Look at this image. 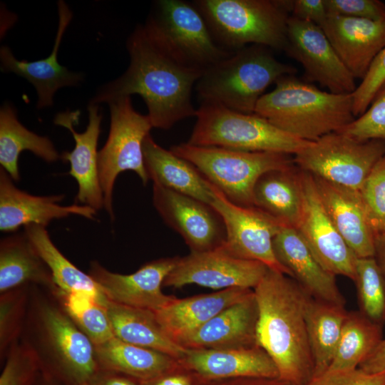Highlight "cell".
Listing matches in <instances>:
<instances>
[{
  "label": "cell",
  "mask_w": 385,
  "mask_h": 385,
  "mask_svg": "<svg viewBox=\"0 0 385 385\" xmlns=\"http://www.w3.org/2000/svg\"><path fill=\"white\" fill-rule=\"evenodd\" d=\"M127 48L130 59L127 71L101 88L91 103L138 94L147 106L153 127L163 130L196 115L192 90L202 72L175 60L145 25L135 29Z\"/></svg>",
  "instance_id": "6da1fadb"
},
{
  "label": "cell",
  "mask_w": 385,
  "mask_h": 385,
  "mask_svg": "<svg viewBox=\"0 0 385 385\" xmlns=\"http://www.w3.org/2000/svg\"><path fill=\"white\" fill-rule=\"evenodd\" d=\"M258 307L257 342L279 379L306 385L313 376L305 305L309 294L289 276L271 269L253 289Z\"/></svg>",
  "instance_id": "7a4b0ae2"
},
{
  "label": "cell",
  "mask_w": 385,
  "mask_h": 385,
  "mask_svg": "<svg viewBox=\"0 0 385 385\" xmlns=\"http://www.w3.org/2000/svg\"><path fill=\"white\" fill-rule=\"evenodd\" d=\"M53 289L30 285L20 341L34 352L40 369L68 385H89L100 370L95 345L66 313Z\"/></svg>",
  "instance_id": "3957f363"
},
{
  "label": "cell",
  "mask_w": 385,
  "mask_h": 385,
  "mask_svg": "<svg viewBox=\"0 0 385 385\" xmlns=\"http://www.w3.org/2000/svg\"><path fill=\"white\" fill-rule=\"evenodd\" d=\"M255 113L288 134L313 142L351 123L353 93L324 91L294 75L275 82L259 100Z\"/></svg>",
  "instance_id": "277c9868"
},
{
  "label": "cell",
  "mask_w": 385,
  "mask_h": 385,
  "mask_svg": "<svg viewBox=\"0 0 385 385\" xmlns=\"http://www.w3.org/2000/svg\"><path fill=\"white\" fill-rule=\"evenodd\" d=\"M295 72V68L278 61L272 49L254 44L206 69L195 88L201 103L253 114L266 89L283 76Z\"/></svg>",
  "instance_id": "5b68a950"
},
{
  "label": "cell",
  "mask_w": 385,
  "mask_h": 385,
  "mask_svg": "<svg viewBox=\"0 0 385 385\" xmlns=\"http://www.w3.org/2000/svg\"><path fill=\"white\" fill-rule=\"evenodd\" d=\"M217 43L234 52L250 45L283 50L292 1L196 0Z\"/></svg>",
  "instance_id": "8992f818"
},
{
  "label": "cell",
  "mask_w": 385,
  "mask_h": 385,
  "mask_svg": "<svg viewBox=\"0 0 385 385\" xmlns=\"http://www.w3.org/2000/svg\"><path fill=\"white\" fill-rule=\"evenodd\" d=\"M170 150L189 161L232 202L252 207L253 191L260 178L272 170L293 167L290 155L249 152L188 143L173 145Z\"/></svg>",
  "instance_id": "52a82bcc"
},
{
  "label": "cell",
  "mask_w": 385,
  "mask_h": 385,
  "mask_svg": "<svg viewBox=\"0 0 385 385\" xmlns=\"http://www.w3.org/2000/svg\"><path fill=\"white\" fill-rule=\"evenodd\" d=\"M188 143L249 152L296 155L311 142L292 136L255 113L201 103Z\"/></svg>",
  "instance_id": "ba28073f"
},
{
  "label": "cell",
  "mask_w": 385,
  "mask_h": 385,
  "mask_svg": "<svg viewBox=\"0 0 385 385\" xmlns=\"http://www.w3.org/2000/svg\"><path fill=\"white\" fill-rule=\"evenodd\" d=\"M145 26L175 60L202 73L233 53L217 43L193 2L158 1Z\"/></svg>",
  "instance_id": "9c48e42d"
},
{
  "label": "cell",
  "mask_w": 385,
  "mask_h": 385,
  "mask_svg": "<svg viewBox=\"0 0 385 385\" xmlns=\"http://www.w3.org/2000/svg\"><path fill=\"white\" fill-rule=\"evenodd\" d=\"M108 104L110 131L106 144L98 152V174L104 208L113 220V191L118 175L131 170L143 185L149 180L143 144L153 127L148 115H142L134 109L130 96L118 98Z\"/></svg>",
  "instance_id": "30bf717a"
},
{
  "label": "cell",
  "mask_w": 385,
  "mask_h": 385,
  "mask_svg": "<svg viewBox=\"0 0 385 385\" xmlns=\"http://www.w3.org/2000/svg\"><path fill=\"white\" fill-rule=\"evenodd\" d=\"M385 156V141H359L339 132L323 135L294 155L304 172L359 191L376 163Z\"/></svg>",
  "instance_id": "8fae6325"
},
{
  "label": "cell",
  "mask_w": 385,
  "mask_h": 385,
  "mask_svg": "<svg viewBox=\"0 0 385 385\" xmlns=\"http://www.w3.org/2000/svg\"><path fill=\"white\" fill-rule=\"evenodd\" d=\"M212 185L210 205L221 216L226 238L222 247L233 256L265 264L269 269L289 276L276 258L273 240L284 225L262 210L230 202Z\"/></svg>",
  "instance_id": "7c38bea8"
},
{
  "label": "cell",
  "mask_w": 385,
  "mask_h": 385,
  "mask_svg": "<svg viewBox=\"0 0 385 385\" xmlns=\"http://www.w3.org/2000/svg\"><path fill=\"white\" fill-rule=\"evenodd\" d=\"M268 269L260 262L236 257L221 245L179 257L176 265L165 279L163 286L180 288L197 284L217 290L254 289Z\"/></svg>",
  "instance_id": "4fadbf2b"
},
{
  "label": "cell",
  "mask_w": 385,
  "mask_h": 385,
  "mask_svg": "<svg viewBox=\"0 0 385 385\" xmlns=\"http://www.w3.org/2000/svg\"><path fill=\"white\" fill-rule=\"evenodd\" d=\"M302 210L296 230L314 256L329 272L354 280L357 257L325 210L312 175L300 170Z\"/></svg>",
  "instance_id": "5bb4252c"
},
{
  "label": "cell",
  "mask_w": 385,
  "mask_h": 385,
  "mask_svg": "<svg viewBox=\"0 0 385 385\" xmlns=\"http://www.w3.org/2000/svg\"><path fill=\"white\" fill-rule=\"evenodd\" d=\"M284 51L304 68L305 78L335 94H351L355 78L344 65L322 29L289 16Z\"/></svg>",
  "instance_id": "9a60e30c"
},
{
  "label": "cell",
  "mask_w": 385,
  "mask_h": 385,
  "mask_svg": "<svg viewBox=\"0 0 385 385\" xmlns=\"http://www.w3.org/2000/svg\"><path fill=\"white\" fill-rule=\"evenodd\" d=\"M152 200L163 221L183 237L191 252L207 251L224 244L225 224L210 205L155 183Z\"/></svg>",
  "instance_id": "2e32d148"
},
{
  "label": "cell",
  "mask_w": 385,
  "mask_h": 385,
  "mask_svg": "<svg viewBox=\"0 0 385 385\" xmlns=\"http://www.w3.org/2000/svg\"><path fill=\"white\" fill-rule=\"evenodd\" d=\"M178 258L173 257L155 260L144 264L129 274L111 272L94 260L90 263L88 274L108 300L155 312L177 298L165 294L161 287L176 265Z\"/></svg>",
  "instance_id": "e0dca14e"
},
{
  "label": "cell",
  "mask_w": 385,
  "mask_h": 385,
  "mask_svg": "<svg viewBox=\"0 0 385 385\" xmlns=\"http://www.w3.org/2000/svg\"><path fill=\"white\" fill-rule=\"evenodd\" d=\"M88 111V124L83 133L76 132L73 128L78 123L79 111L58 113L54 123L67 128L75 140L73 150L63 152L61 156L64 161L69 162L71 168L68 174L78 183L76 201L77 204L91 207L97 211L104 207L97 151L102 115L99 113L98 104L90 103Z\"/></svg>",
  "instance_id": "ac0fdd59"
},
{
  "label": "cell",
  "mask_w": 385,
  "mask_h": 385,
  "mask_svg": "<svg viewBox=\"0 0 385 385\" xmlns=\"http://www.w3.org/2000/svg\"><path fill=\"white\" fill-rule=\"evenodd\" d=\"M63 195L36 196L17 188L6 171L0 169V230L11 232L21 226L37 225L46 227L51 221L70 215L95 220L96 210L91 207L59 204Z\"/></svg>",
  "instance_id": "d6986e66"
},
{
  "label": "cell",
  "mask_w": 385,
  "mask_h": 385,
  "mask_svg": "<svg viewBox=\"0 0 385 385\" xmlns=\"http://www.w3.org/2000/svg\"><path fill=\"white\" fill-rule=\"evenodd\" d=\"M321 28L354 78L365 77L385 47V18L372 21L328 15Z\"/></svg>",
  "instance_id": "ffe728a7"
},
{
  "label": "cell",
  "mask_w": 385,
  "mask_h": 385,
  "mask_svg": "<svg viewBox=\"0 0 385 385\" xmlns=\"http://www.w3.org/2000/svg\"><path fill=\"white\" fill-rule=\"evenodd\" d=\"M273 247L278 262L310 297L344 307L336 276L319 263L294 227L283 225Z\"/></svg>",
  "instance_id": "44dd1931"
},
{
  "label": "cell",
  "mask_w": 385,
  "mask_h": 385,
  "mask_svg": "<svg viewBox=\"0 0 385 385\" xmlns=\"http://www.w3.org/2000/svg\"><path fill=\"white\" fill-rule=\"evenodd\" d=\"M321 201L357 258L374 257V232L359 191L312 176Z\"/></svg>",
  "instance_id": "7402d4cb"
},
{
  "label": "cell",
  "mask_w": 385,
  "mask_h": 385,
  "mask_svg": "<svg viewBox=\"0 0 385 385\" xmlns=\"http://www.w3.org/2000/svg\"><path fill=\"white\" fill-rule=\"evenodd\" d=\"M258 307L254 292L225 309L179 344L189 349H228L258 346Z\"/></svg>",
  "instance_id": "603a6c76"
},
{
  "label": "cell",
  "mask_w": 385,
  "mask_h": 385,
  "mask_svg": "<svg viewBox=\"0 0 385 385\" xmlns=\"http://www.w3.org/2000/svg\"><path fill=\"white\" fill-rule=\"evenodd\" d=\"M207 380L279 378L278 369L260 346L228 349H189L178 359Z\"/></svg>",
  "instance_id": "cb8c5ba5"
},
{
  "label": "cell",
  "mask_w": 385,
  "mask_h": 385,
  "mask_svg": "<svg viewBox=\"0 0 385 385\" xmlns=\"http://www.w3.org/2000/svg\"><path fill=\"white\" fill-rule=\"evenodd\" d=\"M58 10L59 19L55 43L46 58L32 62L19 61L9 47L4 46L0 49L1 70L24 77L34 86L38 94V108L52 106L53 95L58 88L76 86L82 80L80 73L71 72L58 62V48L72 19V13L64 1H58Z\"/></svg>",
  "instance_id": "d4e9b609"
},
{
  "label": "cell",
  "mask_w": 385,
  "mask_h": 385,
  "mask_svg": "<svg viewBox=\"0 0 385 385\" xmlns=\"http://www.w3.org/2000/svg\"><path fill=\"white\" fill-rule=\"evenodd\" d=\"M252 292L250 289L228 288L210 294L176 298L154 312L168 336L179 344L218 313Z\"/></svg>",
  "instance_id": "484cf974"
},
{
  "label": "cell",
  "mask_w": 385,
  "mask_h": 385,
  "mask_svg": "<svg viewBox=\"0 0 385 385\" xmlns=\"http://www.w3.org/2000/svg\"><path fill=\"white\" fill-rule=\"evenodd\" d=\"M143 151L145 170L153 183L210 205L211 183L194 165L162 148L150 134L143 141Z\"/></svg>",
  "instance_id": "4316f807"
},
{
  "label": "cell",
  "mask_w": 385,
  "mask_h": 385,
  "mask_svg": "<svg viewBox=\"0 0 385 385\" xmlns=\"http://www.w3.org/2000/svg\"><path fill=\"white\" fill-rule=\"evenodd\" d=\"M29 284L55 289L50 269L25 232L0 242V293Z\"/></svg>",
  "instance_id": "83f0119b"
},
{
  "label": "cell",
  "mask_w": 385,
  "mask_h": 385,
  "mask_svg": "<svg viewBox=\"0 0 385 385\" xmlns=\"http://www.w3.org/2000/svg\"><path fill=\"white\" fill-rule=\"evenodd\" d=\"M106 305L114 335L118 339L176 359L185 356L187 349L168 336L154 312L120 304L108 299Z\"/></svg>",
  "instance_id": "f1b7e54d"
},
{
  "label": "cell",
  "mask_w": 385,
  "mask_h": 385,
  "mask_svg": "<svg viewBox=\"0 0 385 385\" xmlns=\"http://www.w3.org/2000/svg\"><path fill=\"white\" fill-rule=\"evenodd\" d=\"M100 369L143 382L168 372L178 364L162 352L125 342L117 337L95 346Z\"/></svg>",
  "instance_id": "f546056e"
},
{
  "label": "cell",
  "mask_w": 385,
  "mask_h": 385,
  "mask_svg": "<svg viewBox=\"0 0 385 385\" xmlns=\"http://www.w3.org/2000/svg\"><path fill=\"white\" fill-rule=\"evenodd\" d=\"M253 202L282 225L296 229L302 210L299 173L292 167L265 173L255 186Z\"/></svg>",
  "instance_id": "4dcf8cb0"
},
{
  "label": "cell",
  "mask_w": 385,
  "mask_h": 385,
  "mask_svg": "<svg viewBox=\"0 0 385 385\" xmlns=\"http://www.w3.org/2000/svg\"><path fill=\"white\" fill-rule=\"evenodd\" d=\"M347 312L343 306L308 296L305 322L314 364L312 377L322 374L329 369Z\"/></svg>",
  "instance_id": "1f68e13d"
},
{
  "label": "cell",
  "mask_w": 385,
  "mask_h": 385,
  "mask_svg": "<svg viewBox=\"0 0 385 385\" xmlns=\"http://www.w3.org/2000/svg\"><path fill=\"white\" fill-rule=\"evenodd\" d=\"M29 150L46 162L61 158L52 142L29 130L18 120L9 105L0 111V164L14 181L20 180L18 160L20 153Z\"/></svg>",
  "instance_id": "d6a6232c"
},
{
  "label": "cell",
  "mask_w": 385,
  "mask_h": 385,
  "mask_svg": "<svg viewBox=\"0 0 385 385\" xmlns=\"http://www.w3.org/2000/svg\"><path fill=\"white\" fill-rule=\"evenodd\" d=\"M382 326L358 312H348L327 371H348L359 364L382 340Z\"/></svg>",
  "instance_id": "836d02e7"
},
{
  "label": "cell",
  "mask_w": 385,
  "mask_h": 385,
  "mask_svg": "<svg viewBox=\"0 0 385 385\" xmlns=\"http://www.w3.org/2000/svg\"><path fill=\"white\" fill-rule=\"evenodd\" d=\"M24 232L50 269L58 288L68 292H85L105 297L93 278L80 270L56 247L46 227L30 225L24 227Z\"/></svg>",
  "instance_id": "e575fe53"
},
{
  "label": "cell",
  "mask_w": 385,
  "mask_h": 385,
  "mask_svg": "<svg viewBox=\"0 0 385 385\" xmlns=\"http://www.w3.org/2000/svg\"><path fill=\"white\" fill-rule=\"evenodd\" d=\"M53 292L66 313L95 346L115 337L106 308V297L85 292Z\"/></svg>",
  "instance_id": "d590c367"
},
{
  "label": "cell",
  "mask_w": 385,
  "mask_h": 385,
  "mask_svg": "<svg viewBox=\"0 0 385 385\" xmlns=\"http://www.w3.org/2000/svg\"><path fill=\"white\" fill-rule=\"evenodd\" d=\"M356 284L359 312L374 323H385V277L374 257L357 258Z\"/></svg>",
  "instance_id": "8d00e7d4"
},
{
  "label": "cell",
  "mask_w": 385,
  "mask_h": 385,
  "mask_svg": "<svg viewBox=\"0 0 385 385\" xmlns=\"http://www.w3.org/2000/svg\"><path fill=\"white\" fill-rule=\"evenodd\" d=\"M30 285L0 294V358L5 360L11 347L18 342L24 327Z\"/></svg>",
  "instance_id": "74e56055"
},
{
  "label": "cell",
  "mask_w": 385,
  "mask_h": 385,
  "mask_svg": "<svg viewBox=\"0 0 385 385\" xmlns=\"http://www.w3.org/2000/svg\"><path fill=\"white\" fill-rule=\"evenodd\" d=\"M337 132L359 141H385V81L366 111Z\"/></svg>",
  "instance_id": "f35d334b"
},
{
  "label": "cell",
  "mask_w": 385,
  "mask_h": 385,
  "mask_svg": "<svg viewBox=\"0 0 385 385\" xmlns=\"http://www.w3.org/2000/svg\"><path fill=\"white\" fill-rule=\"evenodd\" d=\"M359 192L374 234L385 232V156L372 168Z\"/></svg>",
  "instance_id": "ab89813d"
},
{
  "label": "cell",
  "mask_w": 385,
  "mask_h": 385,
  "mask_svg": "<svg viewBox=\"0 0 385 385\" xmlns=\"http://www.w3.org/2000/svg\"><path fill=\"white\" fill-rule=\"evenodd\" d=\"M0 376V385H31L40 369L34 352L20 340L9 349Z\"/></svg>",
  "instance_id": "60d3db41"
},
{
  "label": "cell",
  "mask_w": 385,
  "mask_h": 385,
  "mask_svg": "<svg viewBox=\"0 0 385 385\" xmlns=\"http://www.w3.org/2000/svg\"><path fill=\"white\" fill-rule=\"evenodd\" d=\"M385 81V47L371 63L366 75L353 93V114L362 115Z\"/></svg>",
  "instance_id": "b9f144b4"
},
{
  "label": "cell",
  "mask_w": 385,
  "mask_h": 385,
  "mask_svg": "<svg viewBox=\"0 0 385 385\" xmlns=\"http://www.w3.org/2000/svg\"><path fill=\"white\" fill-rule=\"evenodd\" d=\"M328 15L377 21L385 18V4L379 0H324Z\"/></svg>",
  "instance_id": "7bdbcfd3"
},
{
  "label": "cell",
  "mask_w": 385,
  "mask_h": 385,
  "mask_svg": "<svg viewBox=\"0 0 385 385\" xmlns=\"http://www.w3.org/2000/svg\"><path fill=\"white\" fill-rule=\"evenodd\" d=\"M306 385H385V372L369 374L359 368L327 371L312 377Z\"/></svg>",
  "instance_id": "ee69618b"
},
{
  "label": "cell",
  "mask_w": 385,
  "mask_h": 385,
  "mask_svg": "<svg viewBox=\"0 0 385 385\" xmlns=\"http://www.w3.org/2000/svg\"><path fill=\"white\" fill-rule=\"evenodd\" d=\"M205 379L183 365L179 360L178 365L161 376L143 385H200Z\"/></svg>",
  "instance_id": "f6af8a7d"
},
{
  "label": "cell",
  "mask_w": 385,
  "mask_h": 385,
  "mask_svg": "<svg viewBox=\"0 0 385 385\" xmlns=\"http://www.w3.org/2000/svg\"><path fill=\"white\" fill-rule=\"evenodd\" d=\"M290 16L322 27L328 14L324 0H293Z\"/></svg>",
  "instance_id": "bcb514c9"
},
{
  "label": "cell",
  "mask_w": 385,
  "mask_h": 385,
  "mask_svg": "<svg viewBox=\"0 0 385 385\" xmlns=\"http://www.w3.org/2000/svg\"><path fill=\"white\" fill-rule=\"evenodd\" d=\"M358 368L369 374L385 372V339L376 346Z\"/></svg>",
  "instance_id": "7dc6e473"
},
{
  "label": "cell",
  "mask_w": 385,
  "mask_h": 385,
  "mask_svg": "<svg viewBox=\"0 0 385 385\" xmlns=\"http://www.w3.org/2000/svg\"><path fill=\"white\" fill-rule=\"evenodd\" d=\"M201 385H295L277 379L265 378H235L218 380H205Z\"/></svg>",
  "instance_id": "c3c4849f"
},
{
  "label": "cell",
  "mask_w": 385,
  "mask_h": 385,
  "mask_svg": "<svg viewBox=\"0 0 385 385\" xmlns=\"http://www.w3.org/2000/svg\"><path fill=\"white\" fill-rule=\"evenodd\" d=\"M125 375L100 369L89 385H143L142 382Z\"/></svg>",
  "instance_id": "681fc988"
},
{
  "label": "cell",
  "mask_w": 385,
  "mask_h": 385,
  "mask_svg": "<svg viewBox=\"0 0 385 385\" xmlns=\"http://www.w3.org/2000/svg\"><path fill=\"white\" fill-rule=\"evenodd\" d=\"M374 258L385 277V232L374 234Z\"/></svg>",
  "instance_id": "f907efd6"
}]
</instances>
